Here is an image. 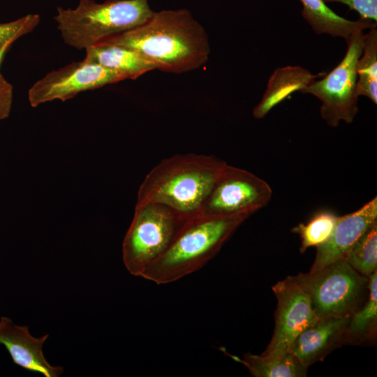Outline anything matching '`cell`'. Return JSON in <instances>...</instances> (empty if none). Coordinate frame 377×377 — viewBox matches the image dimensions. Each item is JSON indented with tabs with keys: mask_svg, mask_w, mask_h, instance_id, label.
Returning a JSON list of instances; mask_svg holds the SVG:
<instances>
[{
	"mask_svg": "<svg viewBox=\"0 0 377 377\" xmlns=\"http://www.w3.org/2000/svg\"><path fill=\"white\" fill-rule=\"evenodd\" d=\"M101 42L133 49L156 69L174 73L201 67L210 52L205 30L186 9L154 12L144 24Z\"/></svg>",
	"mask_w": 377,
	"mask_h": 377,
	"instance_id": "cell-1",
	"label": "cell"
},
{
	"mask_svg": "<svg viewBox=\"0 0 377 377\" xmlns=\"http://www.w3.org/2000/svg\"><path fill=\"white\" fill-rule=\"evenodd\" d=\"M226 163L213 156L176 154L154 166L140 184L137 204L156 203L187 219L200 213Z\"/></svg>",
	"mask_w": 377,
	"mask_h": 377,
	"instance_id": "cell-2",
	"label": "cell"
},
{
	"mask_svg": "<svg viewBox=\"0 0 377 377\" xmlns=\"http://www.w3.org/2000/svg\"><path fill=\"white\" fill-rule=\"evenodd\" d=\"M251 214H198L185 221L166 251L141 277L158 285L176 281L205 265Z\"/></svg>",
	"mask_w": 377,
	"mask_h": 377,
	"instance_id": "cell-3",
	"label": "cell"
},
{
	"mask_svg": "<svg viewBox=\"0 0 377 377\" xmlns=\"http://www.w3.org/2000/svg\"><path fill=\"white\" fill-rule=\"evenodd\" d=\"M153 13L148 0H79L75 8L57 7L54 19L66 44L85 50L144 24Z\"/></svg>",
	"mask_w": 377,
	"mask_h": 377,
	"instance_id": "cell-4",
	"label": "cell"
},
{
	"mask_svg": "<svg viewBox=\"0 0 377 377\" xmlns=\"http://www.w3.org/2000/svg\"><path fill=\"white\" fill-rule=\"evenodd\" d=\"M186 220L162 205L136 203L122 244V260L128 272L141 277L166 251Z\"/></svg>",
	"mask_w": 377,
	"mask_h": 377,
	"instance_id": "cell-5",
	"label": "cell"
},
{
	"mask_svg": "<svg viewBox=\"0 0 377 377\" xmlns=\"http://www.w3.org/2000/svg\"><path fill=\"white\" fill-rule=\"evenodd\" d=\"M292 278L308 293L318 318L351 316L363 305L369 277L357 272L346 260Z\"/></svg>",
	"mask_w": 377,
	"mask_h": 377,
	"instance_id": "cell-6",
	"label": "cell"
},
{
	"mask_svg": "<svg viewBox=\"0 0 377 377\" xmlns=\"http://www.w3.org/2000/svg\"><path fill=\"white\" fill-rule=\"evenodd\" d=\"M364 36L363 31L353 34L346 41L347 52L342 61L323 79L299 90L321 101V117L332 127L337 126L341 121L351 123L358 112L356 67Z\"/></svg>",
	"mask_w": 377,
	"mask_h": 377,
	"instance_id": "cell-7",
	"label": "cell"
},
{
	"mask_svg": "<svg viewBox=\"0 0 377 377\" xmlns=\"http://www.w3.org/2000/svg\"><path fill=\"white\" fill-rule=\"evenodd\" d=\"M268 183L246 170L226 165L199 214H252L270 201Z\"/></svg>",
	"mask_w": 377,
	"mask_h": 377,
	"instance_id": "cell-8",
	"label": "cell"
},
{
	"mask_svg": "<svg viewBox=\"0 0 377 377\" xmlns=\"http://www.w3.org/2000/svg\"><path fill=\"white\" fill-rule=\"evenodd\" d=\"M129 79L120 72L106 68L85 59L52 71L29 89L28 98L32 107L71 99L81 91Z\"/></svg>",
	"mask_w": 377,
	"mask_h": 377,
	"instance_id": "cell-9",
	"label": "cell"
},
{
	"mask_svg": "<svg viewBox=\"0 0 377 377\" xmlns=\"http://www.w3.org/2000/svg\"><path fill=\"white\" fill-rule=\"evenodd\" d=\"M277 299L275 327L272 338L263 355H283L290 348L298 335L318 318L303 287L292 276L279 281L272 287Z\"/></svg>",
	"mask_w": 377,
	"mask_h": 377,
	"instance_id": "cell-10",
	"label": "cell"
},
{
	"mask_svg": "<svg viewBox=\"0 0 377 377\" xmlns=\"http://www.w3.org/2000/svg\"><path fill=\"white\" fill-rule=\"evenodd\" d=\"M377 221V198L375 197L359 209L339 216L330 237L316 246L314 263L309 272L345 260L353 244Z\"/></svg>",
	"mask_w": 377,
	"mask_h": 377,
	"instance_id": "cell-11",
	"label": "cell"
},
{
	"mask_svg": "<svg viewBox=\"0 0 377 377\" xmlns=\"http://www.w3.org/2000/svg\"><path fill=\"white\" fill-rule=\"evenodd\" d=\"M48 337V334L34 337L28 326L17 325L6 316L0 318V345L6 348L14 364L45 377H59L64 367L51 365L43 355V344Z\"/></svg>",
	"mask_w": 377,
	"mask_h": 377,
	"instance_id": "cell-12",
	"label": "cell"
},
{
	"mask_svg": "<svg viewBox=\"0 0 377 377\" xmlns=\"http://www.w3.org/2000/svg\"><path fill=\"white\" fill-rule=\"evenodd\" d=\"M350 316L318 318L306 327L294 341L290 352L306 367L322 360L343 343Z\"/></svg>",
	"mask_w": 377,
	"mask_h": 377,
	"instance_id": "cell-13",
	"label": "cell"
},
{
	"mask_svg": "<svg viewBox=\"0 0 377 377\" xmlns=\"http://www.w3.org/2000/svg\"><path fill=\"white\" fill-rule=\"evenodd\" d=\"M84 59L106 68L135 79L144 73L156 69L155 66L138 52L127 47L101 42L85 49Z\"/></svg>",
	"mask_w": 377,
	"mask_h": 377,
	"instance_id": "cell-14",
	"label": "cell"
},
{
	"mask_svg": "<svg viewBox=\"0 0 377 377\" xmlns=\"http://www.w3.org/2000/svg\"><path fill=\"white\" fill-rule=\"evenodd\" d=\"M303 18L317 34H326L341 37L347 41L350 36L366 29L376 27V22L360 18L346 20L333 12L323 0H300Z\"/></svg>",
	"mask_w": 377,
	"mask_h": 377,
	"instance_id": "cell-15",
	"label": "cell"
},
{
	"mask_svg": "<svg viewBox=\"0 0 377 377\" xmlns=\"http://www.w3.org/2000/svg\"><path fill=\"white\" fill-rule=\"evenodd\" d=\"M244 364L256 377H300L306 376L307 367L301 364L291 353L283 355H253L249 353L242 358L227 354Z\"/></svg>",
	"mask_w": 377,
	"mask_h": 377,
	"instance_id": "cell-16",
	"label": "cell"
},
{
	"mask_svg": "<svg viewBox=\"0 0 377 377\" xmlns=\"http://www.w3.org/2000/svg\"><path fill=\"white\" fill-rule=\"evenodd\" d=\"M368 297L362 307L352 314L343 343H359L374 336L377 321V272L369 276Z\"/></svg>",
	"mask_w": 377,
	"mask_h": 377,
	"instance_id": "cell-17",
	"label": "cell"
},
{
	"mask_svg": "<svg viewBox=\"0 0 377 377\" xmlns=\"http://www.w3.org/2000/svg\"><path fill=\"white\" fill-rule=\"evenodd\" d=\"M362 56L357 63V96L369 98L375 105L377 103V30L369 29L365 34L362 45Z\"/></svg>",
	"mask_w": 377,
	"mask_h": 377,
	"instance_id": "cell-18",
	"label": "cell"
},
{
	"mask_svg": "<svg viewBox=\"0 0 377 377\" xmlns=\"http://www.w3.org/2000/svg\"><path fill=\"white\" fill-rule=\"evenodd\" d=\"M362 275L369 277L377 269V221L353 244L345 259Z\"/></svg>",
	"mask_w": 377,
	"mask_h": 377,
	"instance_id": "cell-19",
	"label": "cell"
},
{
	"mask_svg": "<svg viewBox=\"0 0 377 377\" xmlns=\"http://www.w3.org/2000/svg\"><path fill=\"white\" fill-rule=\"evenodd\" d=\"M339 216L330 211L317 212L306 223H300L292 231L301 238L300 251L317 246L326 242L335 228Z\"/></svg>",
	"mask_w": 377,
	"mask_h": 377,
	"instance_id": "cell-20",
	"label": "cell"
},
{
	"mask_svg": "<svg viewBox=\"0 0 377 377\" xmlns=\"http://www.w3.org/2000/svg\"><path fill=\"white\" fill-rule=\"evenodd\" d=\"M39 22L38 15L28 14L15 21L0 24V49L6 44H12L22 36L31 32Z\"/></svg>",
	"mask_w": 377,
	"mask_h": 377,
	"instance_id": "cell-21",
	"label": "cell"
},
{
	"mask_svg": "<svg viewBox=\"0 0 377 377\" xmlns=\"http://www.w3.org/2000/svg\"><path fill=\"white\" fill-rule=\"evenodd\" d=\"M325 3H340L357 11L361 19L377 22V0H323Z\"/></svg>",
	"mask_w": 377,
	"mask_h": 377,
	"instance_id": "cell-22",
	"label": "cell"
},
{
	"mask_svg": "<svg viewBox=\"0 0 377 377\" xmlns=\"http://www.w3.org/2000/svg\"><path fill=\"white\" fill-rule=\"evenodd\" d=\"M12 101V86L0 75V119L8 116Z\"/></svg>",
	"mask_w": 377,
	"mask_h": 377,
	"instance_id": "cell-23",
	"label": "cell"
},
{
	"mask_svg": "<svg viewBox=\"0 0 377 377\" xmlns=\"http://www.w3.org/2000/svg\"><path fill=\"white\" fill-rule=\"evenodd\" d=\"M10 45L11 44H6L2 48L0 49V64L2 61L5 52H6V50H8V48L10 47Z\"/></svg>",
	"mask_w": 377,
	"mask_h": 377,
	"instance_id": "cell-24",
	"label": "cell"
}]
</instances>
